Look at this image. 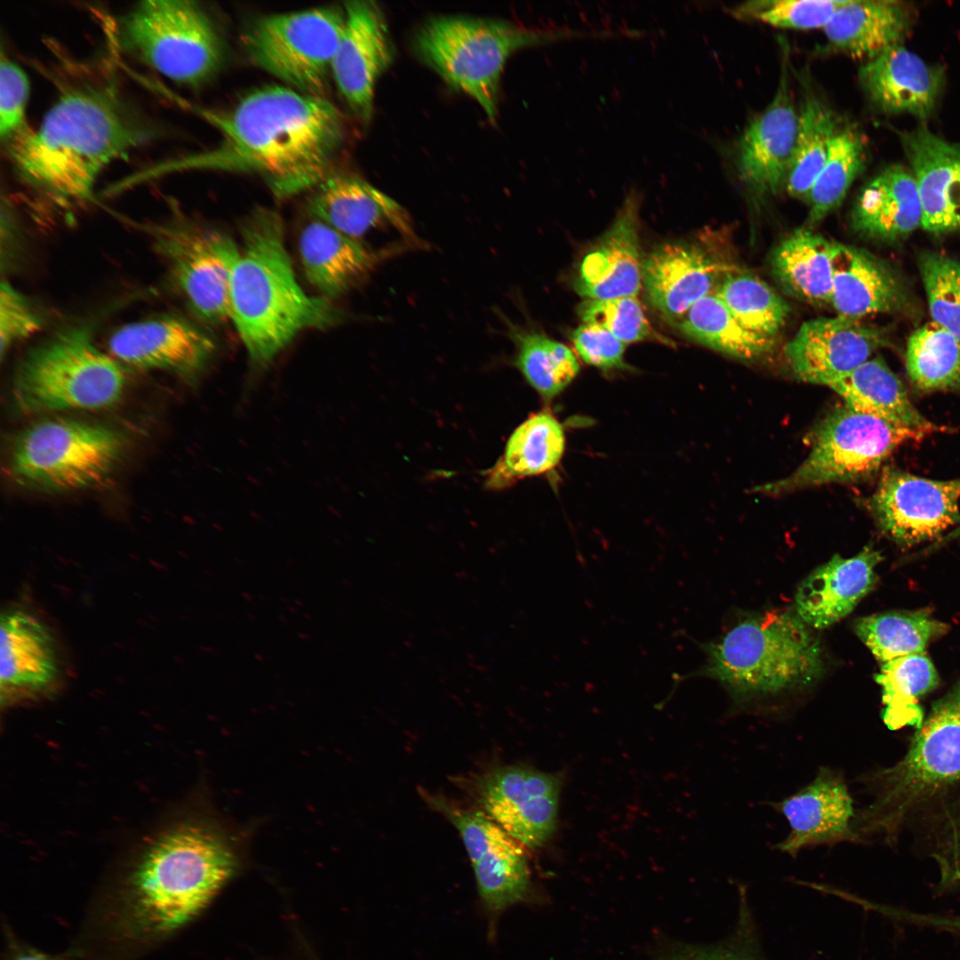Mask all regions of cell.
Returning a JSON list of instances; mask_svg holds the SVG:
<instances>
[{
  "instance_id": "obj_1",
  "label": "cell",
  "mask_w": 960,
  "mask_h": 960,
  "mask_svg": "<svg viewBox=\"0 0 960 960\" xmlns=\"http://www.w3.org/2000/svg\"><path fill=\"white\" fill-rule=\"evenodd\" d=\"M222 135L212 151L153 168L158 177L182 170L261 176L277 196L314 188L329 173L346 137L340 110L325 97L289 86H266L224 112H204Z\"/></svg>"
},
{
  "instance_id": "obj_2",
  "label": "cell",
  "mask_w": 960,
  "mask_h": 960,
  "mask_svg": "<svg viewBox=\"0 0 960 960\" xmlns=\"http://www.w3.org/2000/svg\"><path fill=\"white\" fill-rule=\"evenodd\" d=\"M57 83L59 92L39 127L5 147L30 185L57 199L88 200L100 172L153 140L157 128L107 72Z\"/></svg>"
},
{
  "instance_id": "obj_3",
  "label": "cell",
  "mask_w": 960,
  "mask_h": 960,
  "mask_svg": "<svg viewBox=\"0 0 960 960\" xmlns=\"http://www.w3.org/2000/svg\"><path fill=\"white\" fill-rule=\"evenodd\" d=\"M237 856L218 828L196 821L177 825L146 848L124 878L114 903L116 939L147 946L195 918L234 876Z\"/></svg>"
},
{
  "instance_id": "obj_4",
  "label": "cell",
  "mask_w": 960,
  "mask_h": 960,
  "mask_svg": "<svg viewBox=\"0 0 960 960\" xmlns=\"http://www.w3.org/2000/svg\"><path fill=\"white\" fill-rule=\"evenodd\" d=\"M243 245L229 283V318L259 368L268 365L301 332L333 326L341 314L297 281L278 212L255 208L242 222Z\"/></svg>"
},
{
  "instance_id": "obj_5",
  "label": "cell",
  "mask_w": 960,
  "mask_h": 960,
  "mask_svg": "<svg viewBox=\"0 0 960 960\" xmlns=\"http://www.w3.org/2000/svg\"><path fill=\"white\" fill-rule=\"evenodd\" d=\"M866 783L870 800L855 814L854 831L860 841L888 844L960 787V682L932 705L903 756Z\"/></svg>"
},
{
  "instance_id": "obj_6",
  "label": "cell",
  "mask_w": 960,
  "mask_h": 960,
  "mask_svg": "<svg viewBox=\"0 0 960 960\" xmlns=\"http://www.w3.org/2000/svg\"><path fill=\"white\" fill-rule=\"evenodd\" d=\"M705 649L708 661L699 673L741 695L810 684L822 666L819 640L799 617L784 611L745 620Z\"/></svg>"
},
{
  "instance_id": "obj_7",
  "label": "cell",
  "mask_w": 960,
  "mask_h": 960,
  "mask_svg": "<svg viewBox=\"0 0 960 960\" xmlns=\"http://www.w3.org/2000/svg\"><path fill=\"white\" fill-rule=\"evenodd\" d=\"M499 20L442 16L427 21L414 38L420 59L448 84L473 98L491 121L498 114L501 74L516 51L575 36Z\"/></svg>"
},
{
  "instance_id": "obj_8",
  "label": "cell",
  "mask_w": 960,
  "mask_h": 960,
  "mask_svg": "<svg viewBox=\"0 0 960 960\" xmlns=\"http://www.w3.org/2000/svg\"><path fill=\"white\" fill-rule=\"evenodd\" d=\"M123 366L100 350L84 327L62 330L22 361L13 384L16 407L25 413L98 410L111 406L125 388Z\"/></svg>"
},
{
  "instance_id": "obj_9",
  "label": "cell",
  "mask_w": 960,
  "mask_h": 960,
  "mask_svg": "<svg viewBox=\"0 0 960 960\" xmlns=\"http://www.w3.org/2000/svg\"><path fill=\"white\" fill-rule=\"evenodd\" d=\"M121 47L164 77L197 86L212 78L224 60L214 22L196 2L147 0L120 20Z\"/></svg>"
},
{
  "instance_id": "obj_10",
  "label": "cell",
  "mask_w": 960,
  "mask_h": 960,
  "mask_svg": "<svg viewBox=\"0 0 960 960\" xmlns=\"http://www.w3.org/2000/svg\"><path fill=\"white\" fill-rule=\"evenodd\" d=\"M121 435L108 427L70 419H50L15 439L11 473L19 483L65 492L98 486L112 474L124 451Z\"/></svg>"
},
{
  "instance_id": "obj_11",
  "label": "cell",
  "mask_w": 960,
  "mask_h": 960,
  "mask_svg": "<svg viewBox=\"0 0 960 960\" xmlns=\"http://www.w3.org/2000/svg\"><path fill=\"white\" fill-rule=\"evenodd\" d=\"M344 8L328 6L270 14L243 36L251 61L299 92L325 97L344 26Z\"/></svg>"
},
{
  "instance_id": "obj_12",
  "label": "cell",
  "mask_w": 960,
  "mask_h": 960,
  "mask_svg": "<svg viewBox=\"0 0 960 960\" xmlns=\"http://www.w3.org/2000/svg\"><path fill=\"white\" fill-rule=\"evenodd\" d=\"M924 436L844 404L821 421L809 455L797 468L755 491L778 495L823 484L859 480L877 470L898 447Z\"/></svg>"
},
{
  "instance_id": "obj_13",
  "label": "cell",
  "mask_w": 960,
  "mask_h": 960,
  "mask_svg": "<svg viewBox=\"0 0 960 960\" xmlns=\"http://www.w3.org/2000/svg\"><path fill=\"white\" fill-rule=\"evenodd\" d=\"M140 226L191 312L209 324L229 318V283L240 252L234 240L178 212L168 220Z\"/></svg>"
},
{
  "instance_id": "obj_14",
  "label": "cell",
  "mask_w": 960,
  "mask_h": 960,
  "mask_svg": "<svg viewBox=\"0 0 960 960\" xmlns=\"http://www.w3.org/2000/svg\"><path fill=\"white\" fill-rule=\"evenodd\" d=\"M426 796L461 836L487 909L500 912L522 900L530 883L523 844L481 811L461 807L442 796Z\"/></svg>"
},
{
  "instance_id": "obj_15",
  "label": "cell",
  "mask_w": 960,
  "mask_h": 960,
  "mask_svg": "<svg viewBox=\"0 0 960 960\" xmlns=\"http://www.w3.org/2000/svg\"><path fill=\"white\" fill-rule=\"evenodd\" d=\"M560 788V776L522 765L495 767L475 784L481 812L530 848L554 833Z\"/></svg>"
},
{
  "instance_id": "obj_16",
  "label": "cell",
  "mask_w": 960,
  "mask_h": 960,
  "mask_svg": "<svg viewBox=\"0 0 960 960\" xmlns=\"http://www.w3.org/2000/svg\"><path fill=\"white\" fill-rule=\"evenodd\" d=\"M960 478L934 480L883 471L870 506L882 530L902 545L939 537L960 523Z\"/></svg>"
},
{
  "instance_id": "obj_17",
  "label": "cell",
  "mask_w": 960,
  "mask_h": 960,
  "mask_svg": "<svg viewBox=\"0 0 960 960\" xmlns=\"http://www.w3.org/2000/svg\"><path fill=\"white\" fill-rule=\"evenodd\" d=\"M345 26L332 76L343 100L362 121L372 115L378 78L394 59V47L381 8L373 1L345 4Z\"/></svg>"
},
{
  "instance_id": "obj_18",
  "label": "cell",
  "mask_w": 960,
  "mask_h": 960,
  "mask_svg": "<svg viewBox=\"0 0 960 960\" xmlns=\"http://www.w3.org/2000/svg\"><path fill=\"white\" fill-rule=\"evenodd\" d=\"M108 347L119 363L167 371L188 380L197 378L217 351L215 340L204 329L173 315L124 324L111 333Z\"/></svg>"
},
{
  "instance_id": "obj_19",
  "label": "cell",
  "mask_w": 960,
  "mask_h": 960,
  "mask_svg": "<svg viewBox=\"0 0 960 960\" xmlns=\"http://www.w3.org/2000/svg\"><path fill=\"white\" fill-rule=\"evenodd\" d=\"M886 342L881 328L837 315L804 322L787 343L785 356L798 379L828 386Z\"/></svg>"
},
{
  "instance_id": "obj_20",
  "label": "cell",
  "mask_w": 960,
  "mask_h": 960,
  "mask_svg": "<svg viewBox=\"0 0 960 960\" xmlns=\"http://www.w3.org/2000/svg\"><path fill=\"white\" fill-rule=\"evenodd\" d=\"M788 820L789 832L775 848L790 856L818 845L861 842L854 831L853 800L844 777L820 767L815 778L793 795L773 804Z\"/></svg>"
},
{
  "instance_id": "obj_21",
  "label": "cell",
  "mask_w": 960,
  "mask_h": 960,
  "mask_svg": "<svg viewBox=\"0 0 960 960\" xmlns=\"http://www.w3.org/2000/svg\"><path fill=\"white\" fill-rule=\"evenodd\" d=\"M798 131L796 113L783 65L771 103L748 124L737 150L741 180L759 195H775L785 187Z\"/></svg>"
},
{
  "instance_id": "obj_22",
  "label": "cell",
  "mask_w": 960,
  "mask_h": 960,
  "mask_svg": "<svg viewBox=\"0 0 960 960\" xmlns=\"http://www.w3.org/2000/svg\"><path fill=\"white\" fill-rule=\"evenodd\" d=\"M60 676L56 641L34 612L12 607L1 615L0 685L8 700L36 696Z\"/></svg>"
},
{
  "instance_id": "obj_23",
  "label": "cell",
  "mask_w": 960,
  "mask_h": 960,
  "mask_svg": "<svg viewBox=\"0 0 960 960\" xmlns=\"http://www.w3.org/2000/svg\"><path fill=\"white\" fill-rule=\"evenodd\" d=\"M308 210L320 220L356 239L390 225L405 238H416L406 211L356 175L331 172L313 188Z\"/></svg>"
},
{
  "instance_id": "obj_24",
  "label": "cell",
  "mask_w": 960,
  "mask_h": 960,
  "mask_svg": "<svg viewBox=\"0 0 960 960\" xmlns=\"http://www.w3.org/2000/svg\"><path fill=\"white\" fill-rule=\"evenodd\" d=\"M922 207L921 227L934 234L960 230V144L920 126L901 134Z\"/></svg>"
},
{
  "instance_id": "obj_25",
  "label": "cell",
  "mask_w": 960,
  "mask_h": 960,
  "mask_svg": "<svg viewBox=\"0 0 960 960\" xmlns=\"http://www.w3.org/2000/svg\"><path fill=\"white\" fill-rule=\"evenodd\" d=\"M638 204L627 197L612 227L583 258L574 288L585 300L637 297L643 284Z\"/></svg>"
},
{
  "instance_id": "obj_26",
  "label": "cell",
  "mask_w": 960,
  "mask_h": 960,
  "mask_svg": "<svg viewBox=\"0 0 960 960\" xmlns=\"http://www.w3.org/2000/svg\"><path fill=\"white\" fill-rule=\"evenodd\" d=\"M732 272L700 247L665 244L643 260V285L652 305L669 318H680L710 294L718 277Z\"/></svg>"
},
{
  "instance_id": "obj_27",
  "label": "cell",
  "mask_w": 960,
  "mask_h": 960,
  "mask_svg": "<svg viewBox=\"0 0 960 960\" xmlns=\"http://www.w3.org/2000/svg\"><path fill=\"white\" fill-rule=\"evenodd\" d=\"M943 77L940 67L926 63L901 44L886 49L860 69L862 87L880 109L922 119L933 111Z\"/></svg>"
},
{
  "instance_id": "obj_28",
  "label": "cell",
  "mask_w": 960,
  "mask_h": 960,
  "mask_svg": "<svg viewBox=\"0 0 960 960\" xmlns=\"http://www.w3.org/2000/svg\"><path fill=\"white\" fill-rule=\"evenodd\" d=\"M882 559L871 547L851 558L835 555L798 587V617L808 626L825 628L848 615L874 588L876 567Z\"/></svg>"
},
{
  "instance_id": "obj_29",
  "label": "cell",
  "mask_w": 960,
  "mask_h": 960,
  "mask_svg": "<svg viewBox=\"0 0 960 960\" xmlns=\"http://www.w3.org/2000/svg\"><path fill=\"white\" fill-rule=\"evenodd\" d=\"M830 306L838 316L852 319L900 310L907 293L900 278L868 252L836 243Z\"/></svg>"
},
{
  "instance_id": "obj_30",
  "label": "cell",
  "mask_w": 960,
  "mask_h": 960,
  "mask_svg": "<svg viewBox=\"0 0 960 960\" xmlns=\"http://www.w3.org/2000/svg\"><path fill=\"white\" fill-rule=\"evenodd\" d=\"M922 207L911 171L892 164L861 190L852 213V226L868 238L895 242L921 227Z\"/></svg>"
},
{
  "instance_id": "obj_31",
  "label": "cell",
  "mask_w": 960,
  "mask_h": 960,
  "mask_svg": "<svg viewBox=\"0 0 960 960\" xmlns=\"http://www.w3.org/2000/svg\"><path fill=\"white\" fill-rule=\"evenodd\" d=\"M299 252L307 280L327 300L347 292L378 261L358 239L316 220L302 228Z\"/></svg>"
},
{
  "instance_id": "obj_32",
  "label": "cell",
  "mask_w": 960,
  "mask_h": 960,
  "mask_svg": "<svg viewBox=\"0 0 960 960\" xmlns=\"http://www.w3.org/2000/svg\"><path fill=\"white\" fill-rule=\"evenodd\" d=\"M854 411L924 434L948 428L924 416L911 402L900 378L881 357L868 359L828 386Z\"/></svg>"
},
{
  "instance_id": "obj_33",
  "label": "cell",
  "mask_w": 960,
  "mask_h": 960,
  "mask_svg": "<svg viewBox=\"0 0 960 960\" xmlns=\"http://www.w3.org/2000/svg\"><path fill=\"white\" fill-rule=\"evenodd\" d=\"M910 15L903 3L891 0H847L823 28L828 41L854 59H874L900 44Z\"/></svg>"
},
{
  "instance_id": "obj_34",
  "label": "cell",
  "mask_w": 960,
  "mask_h": 960,
  "mask_svg": "<svg viewBox=\"0 0 960 960\" xmlns=\"http://www.w3.org/2000/svg\"><path fill=\"white\" fill-rule=\"evenodd\" d=\"M836 243L810 229H797L773 251L772 271L790 296L814 306H830Z\"/></svg>"
},
{
  "instance_id": "obj_35",
  "label": "cell",
  "mask_w": 960,
  "mask_h": 960,
  "mask_svg": "<svg viewBox=\"0 0 960 960\" xmlns=\"http://www.w3.org/2000/svg\"><path fill=\"white\" fill-rule=\"evenodd\" d=\"M561 423L548 410L532 413L510 435L502 456L486 472V484L502 489L516 481L554 468L564 451Z\"/></svg>"
},
{
  "instance_id": "obj_36",
  "label": "cell",
  "mask_w": 960,
  "mask_h": 960,
  "mask_svg": "<svg viewBox=\"0 0 960 960\" xmlns=\"http://www.w3.org/2000/svg\"><path fill=\"white\" fill-rule=\"evenodd\" d=\"M875 678L882 690L885 725L919 728L924 719L919 700L939 684L932 660L924 653L897 658L884 662Z\"/></svg>"
},
{
  "instance_id": "obj_37",
  "label": "cell",
  "mask_w": 960,
  "mask_h": 960,
  "mask_svg": "<svg viewBox=\"0 0 960 960\" xmlns=\"http://www.w3.org/2000/svg\"><path fill=\"white\" fill-rule=\"evenodd\" d=\"M679 319L678 326L686 336L739 359L760 358L774 346L775 340L747 329L715 293L700 299Z\"/></svg>"
},
{
  "instance_id": "obj_38",
  "label": "cell",
  "mask_w": 960,
  "mask_h": 960,
  "mask_svg": "<svg viewBox=\"0 0 960 960\" xmlns=\"http://www.w3.org/2000/svg\"><path fill=\"white\" fill-rule=\"evenodd\" d=\"M948 625L925 611L889 612L860 618L855 633L873 655L886 662L924 653L928 643L946 633Z\"/></svg>"
},
{
  "instance_id": "obj_39",
  "label": "cell",
  "mask_w": 960,
  "mask_h": 960,
  "mask_svg": "<svg viewBox=\"0 0 960 960\" xmlns=\"http://www.w3.org/2000/svg\"><path fill=\"white\" fill-rule=\"evenodd\" d=\"M837 130L832 110L816 95L808 92L798 113L796 140L785 185L790 196L807 197L826 163Z\"/></svg>"
},
{
  "instance_id": "obj_40",
  "label": "cell",
  "mask_w": 960,
  "mask_h": 960,
  "mask_svg": "<svg viewBox=\"0 0 960 960\" xmlns=\"http://www.w3.org/2000/svg\"><path fill=\"white\" fill-rule=\"evenodd\" d=\"M508 326V335L516 348L514 364L543 398L557 396L580 371L573 351L541 332L524 331L512 324Z\"/></svg>"
},
{
  "instance_id": "obj_41",
  "label": "cell",
  "mask_w": 960,
  "mask_h": 960,
  "mask_svg": "<svg viewBox=\"0 0 960 960\" xmlns=\"http://www.w3.org/2000/svg\"><path fill=\"white\" fill-rule=\"evenodd\" d=\"M906 367L913 384L923 391L960 388V344L935 322L917 328L908 338Z\"/></svg>"
},
{
  "instance_id": "obj_42",
  "label": "cell",
  "mask_w": 960,
  "mask_h": 960,
  "mask_svg": "<svg viewBox=\"0 0 960 960\" xmlns=\"http://www.w3.org/2000/svg\"><path fill=\"white\" fill-rule=\"evenodd\" d=\"M865 145L852 127L838 129L831 141L825 164L806 197L809 225L816 224L844 200L865 164Z\"/></svg>"
},
{
  "instance_id": "obj_43",
  "label": "cell",
  "mask_w": 960,
  "mask_h": 960,
  "mask_svg": "<svg viewBox=\"0 0 960 960\" xmlns=\"http://www.w3.org/2000/svg\"><path fill=\"white\" fill-rule=\"evenodd\" d=\"M715 294L749 331L775 340L785 325L790 308L788 302L759 278L728 273Z\"/></svg>"
},
{
  "instance_id": "obj_44",
  "label": "cell",
  "mask_w": 960,
  "mask_h": 960,
  "mask_svg": "<svg viewBox=\"0 0 960 960\" xmlns=\"http://www.w3.org/2000/svg\"><path fill=\"white\" fill-rule=\"evenodd\" d=\"M846 1L752 0L732 7L730 13L740 20L759 21L780 28H823Z\"/></svg>"
},
{
  "instance_id": "obj_45",
  "label": "cell",
  "mask_w": 960,
  "mask_h": 960,
  "mask_svg": "<svg viewBox=\"0 0 960 960\" xmlns=\"http://www.w3.org/2000/svg\"><path fill=\"white\" fill-rule=\"evenodd\" d=\"M919 268L932 321L960 344V262L940 253L924 252Z\"/></svg>"
},
{
  "instance_id": "obj_46",
  "label": "cell",
  "mask_w": 960,
  "mask_h": 960,
  "mask_svg": "<svg viewBox=\"0 0 960 960\" xmlns=\"http://www.w3.org/2000/svg\"><path fill=\"white\" fill-rule=\"evenodd\" d=\"M577 312L583 324L599 326L624 343L667 341L653 330L637 297L584 300Z\"/></svg>"
},
{
  "instance_id": "obj_47",
  "label": "cell",
  "mask_w": 960,
  "mask_h": 960,
  "mask_svg": "<svg viewBox=\"0 0 960 960\" xmlns=\"http://www.w3.org/2000/svg\"><path fill=\"white\" fill-rule=\"evenodd\" d=\"M739 908L732 932L711 946L682 948L662 960H766L746 892L740 888Z\"/></svg>"
},
{
  "instance_id": "obj_48",
  "label": "cell",
  "mask_w": 960,
  "mask_h": 960,
  "mask_svg": "<svg viewBox=\"0 0 960 960\" xmlns=\"http://www.w3.org/2000/svg\"><path fill=\"white\" fill-rule=\"evenodd\" d=\"M29 84L25 72L1 52L0 137L6 145L29 127L26 121Z\"/></svg>"
},
{
  "instance_id": "obj_49",
  "label": "cell",
  "mask_w": 960,
  "mask_h": 960,
  "mask_svg": "<svg viewBox=\"0 0 960 960\" xmlns=\"http://www.w3.org/2000/svg\"><path fill=\"white\" fill-rule=\"evenodd\" d=\"M42 328V321L28 299L9 281L0 287L1 357L16 343L30 338Z\"/></svg>"
},
{
  "instance_id": "obj_50",
  "label": "cell",
  "mask_w": 960,
  "mask_h": 960,
  "mask_svg": "<svg viewBox=\"0 0 960 960\" xmlns=\"http://www.w3.org/2000/svg\"><path fill=\"white\" fill-rule=\"evenodd\" d=\"M570 339L586 364L602 370L627 368L624 361L625 343L608 331L582 324L572 332Z\"/></svg>"
},
{
  "instance_id": "obj_51",
  "label": "cell",
  "mask_w": 960,
  "mask_h": 960,
  "mask_svg": "<svg viewBox=\"0 0 960 960\" xmlns=\"http://www.w3.org/2000/svg\"><path fill=\"white\" fill-rule=\"evenodd\" d=\"M7 960H62L28 946L12 945Z\"/></svg>"
},
{
  "instance_id": "obj_52",
  "label": "cell",
  "mask_w": 960,
  "mask_h": 960,
  "mask_svg": "<svg viewBox=\"0 0 960 960\" xmlns=\"http://www.w3.org/2000/svg\"><path fill=\"white\" fill-rule=\"evenodd\" d=\"M948 925H952L954 927H956V928L960 929V920H958V921H953V920L952 921H948Z\"/></svg>"
}]
</instances>
